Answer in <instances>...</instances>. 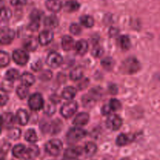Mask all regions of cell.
<instances>
[{
    "instance_id": "obj_43",
    "label": "cell",
    "mask_w": 160,
    "mask_h": 160,
    "mask_svg": "<svg viewBox=\"0 0 160 160\" xmlns=\"http://www.w3.org/2000/svg\"><path fill=\"white\" fill-rule=\"evenodd\" d=\"M8 102V95L6 92L3 89L1 90V106H4Z\"/></svg>"
},
{
    "instance_id": "obj_37",
    "label": "cell",
    "mask_w": 160,
    "mask_h": 160,
    "mask_svg": "<svg viewBox=\"0 0 160 160\" xmlns=\"http://www.w3.org/2000/svg\"><path fill=\"white\" fill-rule=\"evenodd\" d=\"M9 56L7 52L4 51H2L0 53V66L1 67H4L9 63Z\"/></svg>"
},
{
    "instance_id": "obj_13",
    "label": "cell",
    "mask_w": 160,
    "mask_h": 160,
    "mask_svg": "<svg viewBox=\"0 0 160 160\" xmlns=\"http://www.w3.org/2000/svg\"><path fill=\"white\" fill-rule=\"evenodd\" d=\"M45 6L49 11L53 12H58L62 7V3L61 0H47Z\"/></svg>"
},
{
    "instance_id": "obj_9",
    "label": "cell",
    "mask_w": 160,
    "mask_h": 160,
    "mask_svg": "<svg viewBox=\"0 0 160 160\" xmlns=\"http://www.w3.org/2000/svg\"><path fill=\"white\" fill-rule=\"evenodd\" d=\"M122 123H123L122 119L116 114L109 116L106 120V126L109 129L112 131H117L120 129L122 126Z\"/></svg>"
},
{
    "instance_id": "obj_19",
    "label": "cell",
    "mask_w": 160,
    "mask_h": 160,
    "mask_svg": "<svg viewBox=\"0 0 160 160\" xmlns=\"http://www.w3.org/2000/svg\"><path fill=\"white\" fill-rule=\"evenodd\" d=\"M20 81H21L22 84H24V85L29 86L33 85L35 82V78L33 74L28 73V72H25L23 74L20 76Z\"/></svg>"
},
{
    "instance_id": "obj_30",
    "label": "cell",
    "mask_w": 160,
    "mask_h": 160,
    "mask_svg": "<svg viewBox=\"0 0 160 160\" xmlns=\"http://www.w3.org/2000/svg\"><path fill=\"white\" fill-rule=\"evenodd\" d=\"M29 93V89H28V86L24 85V84H22L20 85L17 88V94L18 95V97L21 99L27 98V96L28 95Z\"/></svg>"
},
{
    "instance_id": "obj_32",
    "label": "cell",
    "mask_w": 160,
    "mask_h": 160,
    "mask_svg": "<svg viewBox=\"0 0 160 160\" xmlns=\"http://www.w3.org/2000/svg\"><path fill=\"white\" fill-rule=\"evenodd\" d=\"M39 155V148L37 145H30L28 148V158H34L37 157Z\"/></svg>"
},
{
    "instance_id": "obj_26",
    "label": "cell",
    "mask_w": 160,
    "mask_h": 160,
    "mask_svg": "<svg viewBox=\"0 0 160 160\" xmlns=\"http://www.w3.org/2000/svg\"><path fill=\"white\" fill-rule=\"evenodd\" d=\"M5 78H6V81H11V82L17 81V80L20 78L19 71L15 70V69H10V70H9L6 73Z\"/></svg>"
},
{
    "instance_id": "obj_28",
    "label": "cell",
    "mask_w": 160,
    "mask_h": 160,
    "mask_svg": "<svg viewBox=\"0 0 160 160\" xmlns=\"http://www.w3.org/2000/svg\"><path fill=\"white\" fill-rule=\"evenodd\" d=\"M80 8V4L76 1H68L64 5V9L67 12H74L78 10Z\"/></svg>"
},
{
    "instance_id": "obj_22",
    "label": "cell",
    "mask_w": 160,
    "mask_h": 160,
    "mask_svg": "<svg viewBox=\"0 0 160 160\" xmlns=\"http://www.w3.org/2000/svg\"><path fill=\"white\" fill-rule=\"evenodd\" d=\"M44 24L46 26L47 28H55L58 26L59 24V20L57 17L54 15L48 16V17H45L44 20Z\"/></svg>"
},
{
    "instance_id": "obj_27",
    "label": "cell",
    "mask_w": 160,
    "mask_h": 160,
    "mask_svg": "<svg viewBox=\"0 0 160 160\" xmlns=\"http://www.w3.org/2000/svg\"><path fill=\"white\" fill-rule=\"evenodd\" d=\"M80 22H81L83 26L86 27V28H92V27L94 26V23H95V20H94L93 17L89 15H84L81 17Z\"/></svg>"
},
{
    "instance_id": "obj_45",
    "label": "cell",
    "mask_w": 160,
    "mask_h": 160,
    "mask_svg": "<svg viewBox=\"0 0 160 160\" xmlns=\"http://www.w3.org/2000/svg\"><path fill=\"white\" fill-rule=\"evenodd\" d=\"M39 25H40L39 24V23L31 21V23H30L29 25H28V28H29V30H31V31H35L39 28Z\"/></svg>"
},
{
    "instance_id": "obj_20",
    "label": "cell",
    "mask_w": 160,
    "mask_h": 160,
    "mask_svg": "<svg viewBox=\"0 0 160 160\" xmlns=\"http://www.w3.org/2000/svg\"><path fill=\"white\" fill-rule=\"evenodd\" d=\"M75 46L74 40L69 35H65L62 38V47L65 51H70Z\"/></svg>"
},
{
    "instance_id": "obj_42",
    "label": "cell",
    "mask_w": 160,
    "mask_h": 160,
    "mask_svg": "<svg viewBox=\"0 0 160 160\" xmlns=\"http://www.w3.org/2000/svg\"><path fill=\"white\" fill-rule=\"evenodd\" d=\"M31 69L34 71H38L41 70L42 67V62L40 59H37V60L34 61L32 64H31Z\"/></svg>"
},
{
    "instance_id": "obj_12",
    "label": "cell",
    "mask_w": 160,
    "mask_h": 160,
    "mask_svg": "<svg viewBox=\"0 0 160 160\" xmlns=\"http://www.w3.org/2000/svg\"><path fill=\"white\" fill-rule=\"evenodd\" d=\"M12 153L13 156L18 159H23L25 157L28 158V148H26L22 144H19L12 148Z\"/></svg>"
},
{
    "instance_id": "obj_8",
    "label": "cell",
    "mask_w": 160,
    "mask_h": 160,
    "mask_svg": "<svg viewBox=\"0 0 160 160\" xmlns=\"http://www.w3.org/2000/svg\"><path fill=\"white\" fill-rule=\"evenodd\" d=\"M15 38V31L10 28H2L0 33V42L2 45H6L12 42Z\"/></svg>"
},
{
    "instance_id": "obj_49",
    "label": "cell",
    "mask_w": 160,
    "mask_h": 160,
    "mask_svg": "<svg viewBox=\"0 0 160 160\" xmlns=\"http://www.w3.org/2000/svg\"><path fill=\"white\" fill-rule=\"evenodd\" d=\"M121 160H131V159H128V158H123V159H122Z\"/></svg>"
},
{
    "instance_id": "obj_1",
    "label": "cell",
    "mask_w": 160,
    "mask_h": 160,
    "mask_svg": "<svg viewBox=\"0 0 160 160\" xmlns=\"http://www.w3.org/2000/svg\"><path fill=\"white\" fill-rule=\"evenodd\" d=\"M141 65L136 58L130 57L123 61L121 66V70L123 73L128 74H133L135 73L140 70Z\"/></svg>"
},
{
    "instance_id": "obj_46",
    "label": "cell",
    "mask_w": 160,
    "mask_h": 160,
    "mask_svg": "<svg viewBox=\"0 0 160 160\" xmlns=\"http://www.w3.org/2000/svg\"><path fill=\"white\" fill-rule=\"evenodd\" d=\"M28 0H10V2L12 6H23L26 4Z\"/></svg>"
},
{
    "instance_id": "obj_10",
    "label": "cell",
    "mask_w": 160,
    "mask_h": 160,
    "mask_svg": "<svg viewBox=\"0 0 160 160\" xmlns=\"http://www.w3.org/2000/svg\"><path fill=\"white\" fill-rule=\"evenodd\" d=\"M82 153V149H81V147H70L66 149V151L64 152L63 157L65 160H73L77 159L78 156H81V154Z\"/></svg>"
},
{
    "instance_id": "obj_34",
    "label": "cell",
    "mask_w": 160,
    "mask_h": 160,
    "mask_svg": "<svg viewBox=\"0 0 160 160\" xmlns=\"http://www.w3.org/2000/svg\"><path fill=\"white\" fill-rule=\"evenodd\" d=\"M20 135H21V131H20L19 128H12L9 129L8 136H9V138L10 139H12V140H17L18 138H20Z\"/></svg>"
},
{
    "instance_id": "obj_25",
    "label": "cell",
    "mask_w": 160,
    "mask_h": 160,
    "mask_svg": "<svg viewBox=\"0 0 160 160\" xmlns=\"http://www.w3.org/2000/svg\"><path fill=\"white\" fill-rule=\"evenodd\" d=\"M84 151L86 156H92L96 153L97 145L93 142H88L84 148Z\"/></svg>"
},
{
    "instance_id": "obj_41",
    "label": "cell",
    "mask_w": 160,
    "mask_h": 160,
    "mask_svg": "<svg viewBox=\"0 0 160 160\" xmlns=\"http://www.w3.org/2000/svg\"><path fill=\"white\" fill-rule=\"evenodd\" d=\"M104 51H103V48H102L99 45H97V46H95L93 48L92 51V55L94 56V57H100L103 54Z\"/></svg>"
},
{
    "instance_id": "obj_29",
    "label": "cell",
    "mask_w": 160,
    "mask_h": 160,
    "mask_svg": "<svg viewBox=\"0 0 160 160\" xmlns=\"http://www.w3.org/2000/svg\"><path fill=\"white\" fill-rule=\"evenodd\" d=\"M83 77V70L81 67H76L70 72V78L73 81H79Z\"/></svg>"
},
{
    "instance_id": "obj_44",
    "label": "cell",
    "mask_w": 160,
    "mask_h": 160,
    "mask_svg": "<svg viewBox=\"0 0 160 160\" xmlns=\"http://www.w3.org/2000/svg\"><path fill=\"white\" fill-rule=\"evenodd\" d=\"M112 112V111L111 110L109 104H107V105L106 104L102 108V113L103 115H106V116L109 115V114H110Z\"/></svg>"
},
{
    "instance_id": "obj_50",
    "label": "cell",
    "mask_w": 160,
    "mask_h": 160,
    "mask_svg": "<svg viewBox=\"0 0 160 160\" xmlns=\"http://www.w3.org/2000/svg\"><path fill=\"white\" fill-rule=\"evenodd\" d=\"M25 160H33V159H31V158H26V159Z\"/></svg>"
},
{
    "instance_id": "obj_5",
    "label": "cell",
    "mask_w": 160,
    "mask_h": 160,
    "mask_svg": "<svg viewBox=\"0 0 160 160\" xmlns=\"http://www.w3.org/2000/svg\"><path fill=\"white\" fill-rule=\"evenodd\" d=\"M78 103L74 101H69L62 105L60 109V113L65 118H70L78 110Z\"/></svg>"
},
{
    "instance_id": "obj_39",
    "label": "cell",
    "mask_w": 160,
    "mask_h": 160,
    "mask_svg": "<svg viewBox=\"0 0 160 160\" xmlns=\"http://www.w3.org/2000/svg\"><path fill=\"white\" fill-rule=\"evenodd\" d=\"M108 104H109V107H110L111 110H112V112L118 110V109H120V108H121V103H120V102L119 101V100L115 99V98L111 99Z\"/></svg>"
},
{
    "instance_id": "obj_6",
    "label": "cell",
    "mask_w": 160,
    "mask_h": 160,
    "mask_svg": "<svg viewBox=\"0 0 160 160\" xmlns=\"http://www.w3.org/2000/svg\"><path fill=\"white\" fill-rule=\"evenodd\" d=\"M12 59L18 65L24 66L29 60V55L24 50L17 49L12 52Z\"/></svg>"
},
{
    "instance_id": "obj_33",
    "label": "cell",
    "mask_w": 160,
    "mask_h": 160,
    "mask_svg": "<svg viewBox=\"0 0 160 160\" xmlns=\"http://www.w3.org/2000/svg\"><path fill=\"white\" fill-rule=\"evenodd\" d=\"M114 60L111 57H106L102 60V66L104 67V69L107 70H110L114 67Z\"/></svg>"
},
{
    "instance_id": "obj_2",
    "label": "cell",
    "mask_w": 160,
    "mask_h": 160,
    "mask_svg": "<svg viewBox=\"0 0 160 160\" xmlns=\"http://www.w3.org/2000/svg\"><path fill=\"white\" fill-rule=\"evenodd\" d=\"M45 152L50 156H58L62 150V142L59 139H52L45 144Z\"/></svg>"
},
{
    "instance_id": "obj_15",
    "label": "cell",
    "mask_w": 160,
    "mask_h": 160,
    "mask_svg": "<svg viewBox=\"0 0 160 160\" xmlns=\"http://www.w3.org/2000/svg\"><path fill=\"white\" fill-rule=\"evenodd\" d=\"M16 119H17V121L18 122L19 124L24 126L28 123V120H29V115H28V112L26 110L20 109L17 111Z\"/></svg>"
},
{
    "instance_id": "obj_47",
    "label": "cell",
    "mask_w": 160,
    "mask_h": 160,
    "mask_svg": "<svg viewBox=\"0 0 160 160\" xmlns=\"http://www.w3.org/2000/svg\"><path fill=\"white\" fill-rule=\"evenodd\" d=\"M52 78V73L48 70H45L41 76V78L44 80H49Z\"/></svg>"
},
{
    "instance_id": "obj_17",
    "label": "cell",
    "mask_w": 160,
    "mask_h": 160,
    "mask_svg": "<svg viewBox=\"0 0 160 160\" xmlns=\"http://www.w3.org/2000/svg\"><path fill=\"white\" fill-rule=\"evenodd\" d=\"M14 120H15V117L11 112H5L2 114V123L4 128H7V129L12 128Z\"/></svg>"
},
{
    "instance_id": "obj_18",
    "label": "cell",
    "mask_w": 160,
    "mask_h": 160,
    "mask_svg": "<svg viewBox=\"0 0 160 160\" xmlns=\"http://www.w3.org/2000/svg\"><path fill=\"white\" fill-rule=\"evenodd\" d=\"M75 50H76L77 53L81 56L85 54L88 49V44L85 40H79L76 44H75Z\"/></svg>"
},
{
    "instance_id": "obj_36",
    "label": "cell",
    "mask_w": 160,
    "mask_h": 160,
    "mask_svg": "<svg viewBox=\"0 0 160 160\" xmlns=\"http://www.w3.org/2000/svg\"><path fill=\"white\" fill-rule=\"evenodd\" d=\"M56 106H55V102L52 101V102H48V104L45 105L44 106V112L46 115L52 116V114L55 113L56 112Z\"/></svg>"
},
{
    "instance_id": "obj_48",
    "label": "cell",
    "mask_w": 160,
    "mask_h": 160,
    "mask_svg": "<svg viewBox=\"0 0 160 160\" xmlns=\"http://www.w3.org/2000/svg\"><path fill=\"white\" fill-rule=\"evenodd\" d=\"M118 34V30L117 28H111L110 31H109V34H110V37H113L116 34Z\"/></svg>"
},
{
    "instance_id": "obj_40",
    "label": "cell",
    "mask_w": 160,
    "mask_h": 160,
    "mask_svg": "<svg viewBox=\"0 0 160 160\" xmlns=\"http://www.w3.org/2000/svg\"><path fill=\"white\" fill-rule=\"evenodd\" d=\"M70 31L71 32V34H74V35H79L82 30H81V26L78 23H73L70 27Z\"/></svg>"
},
{
    "instance_id": "obj_14",
    "label": "cell",
    "mask_w": 160,
    "mask_h": 160,
    "mask_svg": "<svg viewBox=\"0 0 160 160\" xmlns=\"http://www.w3.org/2000/svg\"><path fill=\"white\" fill-rule=\"evenodd\" d=\"M38 42H38V39L31 36V37H29L25 39L24 42H23V47H24V48L27 51H34L38 48Z\"/></svg>"
},
{
    "instance_id": "obj_24",
    "label": "cell",
    "mask_w": 160,
    "mask_h": 160,
    "mask_svg": "<svg viewBox=\"0 0 160 160\" xmlns=\"http://www.w3.org/2000/svg\"><path fill=\"white\" fill-rule=\"evenodd\" d=\"M131 142V138L128 136V134H120L118 137L117 138L116 140V143L118 146H124L129 144Z\"/></svg>"
},
{
    "instance_id": "obj_3",
    "label": "cell",
    "mask_w": 160,
    "mask_h": 160,
    "mask_svg": "<svg viewBox=\"0 0 160 160\" xmlns=\"http://www.w3.org/2000/svg\"><path fill=\"white\" fill-rule=\"evenodd\" d=\"M86 135H87V132L85 130L81 128H73L67 132V140L70 143H74L84 138V137H86Z\"/></svg>"
},
{
    "instance_id": "obj_4",
    "label": "cell",
    "mask_w": 160,
    "mask_h": 160,
    "mask_svg": "<svg viewBox=\"0 0 160 160\" xmlns=\"http://www.w3.org/2000/svg\"><path fill=\"white\" fill-rule=\"evenodd\" d=\"M28 105L30 109L33 111H38L44 108L45 102L42 95L39 93H34L31 95L28 99Z\"/></svg>"
},
{
    "instance_id": "obj_31",
    "label": "cell",
    "mask_w": 160,
    "mask_h": 160,
    "mask_svg": "<svg viewBox=\"0 0 160 160\" xmlns=\"http://www.w3.org/2000/svg\"><path fill=\"white\" fill-rule=\"evenodd\" d=\"M119 43H120V47H121L123 49H129L130 47H131V40H130L129 37L127 35H122L120 36V38H119Z\"/></svg>"
},
{
    "instance_id": "obj_16",
    "label": "cell",
    "mask_w": 160,
    "mask_h": 160,
    "mask_svg": "<svg viewBox=\"0 0 160 160\" xmlns=\"http://www.w3.org/2000/svg\"><path fill=\"white\" fill-rule=\"evenodd\" d=\"M89 121V115L87 112H81L75 117L73 123L77 126H84Z\"/></svg>"
},
{
    "instance_id": "obj_7",
    "label": "cell",
    "mask_w": 160,
    "mask_h": 160,
    "mask_svg": "<svg viewBox=\"0 0 160 160\" xmlns=\"http://www.w3.org/2000/svg\"><path fill=\"white\" fill-rule=\"evenodd\" d=\"M62 57L59 53L52 52L48 54L46 59V62L52 68H57L62 63Z\"/></svg>"
},
{
    "instance_id": "obj_23",
    "label": "cell",
    "mask_w": 160,
    "mask_h": 160,
    "mask_svg": "<svg viewBox=\"0 0 160 160\" xmlns=\"http://www.w3.org/2000/svg\"><path fill=\"white\" fill-rule=\"evenodd\" d=\"M24 138L28 142H30V143H35L38 141V136L35 131L34 129H32V128L28 129L26 131V133H25Z\"/></svg>"
},
{
    "instance_id": "obj_38",
    "label": "cell",
    "mask_w": 160,
    "mask_h": 160,
    "mask_svg": "<svg viewBox=\"0 0 160 160\" xmlns=\"http://www.w3.org/2000/svg\"><path fill=\"white\" fill-rule=\"evenodd\" d=\"M11 11L9 8L7 7H2V14H1V22H6L10 19Z\"/></svg>"
},
{
    "instance_id": "obj_21",
    "label": "cell",
    "mask_w": 160,
    "mask_h": 160,
    "mask_svg": "<svg viewBox=\"0 0 160 160\" xmlns=\"http://www.w3.org/2000/svg\"><path fill=\"white\" fill-rule=\"evenodd\" d=\"M77 95L76 89L73 87H67L62 90V96L66 100H72Z\"/></svg>"
},
{
    "instance_id": "obj_35",
    "label": "cell",
    "mask_w": 160,
    "mask_h": 160,
    "mask_svg": "<svg viewBox=\"0 0 160 160\" xmlns=\"http://www.w3.org/2000/svg\"><path fill=\"white\" fill-rule=\"evenodd\" d=\"M43 13H42V11L37 10V9H34L31 12V15H30V19H31V21L32 22H37V23H40V20L42 19Z\"/></svg>"
},
{
    "instance_id": "obj_11",
    "label": "cell",
    "mask_w": 160,
    "mask_h": 160,
    "mask_svg": "<svg viewBox=\"0 0 160 160\" xmlns=\"http://www.w3.org/2000/svg\"><path fill=\"white\" fill-rule=\"evenodd\" d=\"M54 38V34L51 30H44L39 34L38 42L42 45H47L52 42Z\"/></svg>"
}]
</instances>
